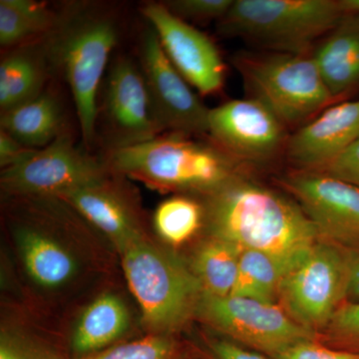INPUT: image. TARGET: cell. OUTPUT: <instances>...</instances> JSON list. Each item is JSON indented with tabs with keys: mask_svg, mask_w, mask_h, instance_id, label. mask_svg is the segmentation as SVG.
<instances>
[{
	"mask_svg": "<svg viewBox=\"0 0 359 359\" xmlns=\"http://www.w3.org/2000/svg\"><path fill=\"white\" fill-rule=\"evenodd\" d=\"M203 198L205 226L210 236L242 250L304 256L320 241L301 205L259 185L247 174Z\"/></svg>",
	"mask_w": 359,
	"mask_h": 359,
	"instance_id": "1",
	"label": "cell"
},
{
	"mask_svg": "<svg viewBox=\"0 0 359 359\" xmlns=\"http://www.w3.org/2000/svg\"><path fill=\"white\" fill-rule=\"evenodd\" d=\"M108 170L161 192L205 197L247 174L236 159L207 135L166 132L132 147L108 151Z\"/></svg>",
	"mask_w": 359,
	"mask_h": 359,
	"instance_id": "2",
	"label": "cell"
},
{
	"mask_svg": "<svg viewBox=\"0 0 359 359\" xmlns=\"http://www.w3.org/2000/svg\"><path fill=\"white\" fill-rule=\"evenodd\" d=\"M119 39L117 15L95 2L67 4L45 37L51 69L58 71L69 86L83 146L89 152L97 137L98 92Z\"/></svg>",
	"mask_w": 359,
	"mask_h": 359,
	"instance_id": "3",
	"label": "cell"
},
{
	"mask_svg": "<svg viewBox=\"0 0 359 359\" xmlns=\"http://www.w3.org/2000/svg\"><path fill=\"white\" fill-rule=\"evenodd\" d=\"M79 219L59 198H13L7 219L23 268L39 289L60 292L81 273L79 256L65 238Z\"/></svg>",
	"mask_w": 359,
	"mask_h": 359,
	"instance_id": "4",
	"label": "cell"
},
{
	"mask_svg": "<svg viewBox=\"0 0 359 359\" xmlns=\"http://www.w3.org/2000/svg\"><path fill=\"white\" fill-rule=\"evenodd\" d=\"M344 14L334 0H233L217 27L269 50L308 53Z\"/></svg>",
	"mask_w": 359,
	"mask_h": 359,
	"instance_id": "5",
	"label": "cell"
},
{
	"mask_svg": "<svg viewBox=\"0 0 359 359\" xmlns=\"http://www.w3.org/2000/svg\"><path fill=\"white\" fill-rule=\"evenodd\" d=\"M123 269L144 321L156 334L179 330L194 316L202 299L197 276L179 257L147 238L123 250Z\"/></svg>",
	"mask_w": 359,
	"mask_h": 359,
	"instance_id": "6",
	"label": "cell"
},
{
	"mask_svg": "<svg viewBox=\"0 0 359 359\" xmlns=\"http://www.w3.org/2000/svg\"><path fill=\"white\" fill-rule=\"evenodd\" d=\"M233 65L250 98L263 103L287 127H299L334 102L309 53H242Z\"/></svg>",
	"mask_w": 359,
	"mask_h": 359,
	"instance_id": "7",
	"label": "cell"
},
{
	"mask_svg": "<svg viewBox=\"0 0 359 359\" xmlns=\"http://www.w3.org/2000/svg\"><path fill=\"white\" fill-rule=\"evenodd\" d=\"M347 285L346 248L320 240L283 278L278 299L295 323L316 334L346 302Z\"/></svg>",
	"mask_w": 359,
	"mask_h": 359,
	"instance_id": "8",
	"label": "cell"
},
{
	"mask_svg": "<svg viewBox=\"0 0 359 359\" xmlns=\"http://www.w3.org/2000/svg\"><path fill=\"white\" fill-rule=\"evenodd\" d=\"M109 173L103 159L78 148L65 132L46 147L34 149L21 162L1 170L0 183L11 198H58L95 184Z\"/></svg>",
	"mask_w": 359,
	"mask_h": 359,
	"instance_id": "9",
	"label": "cell"
},
{
	"mask_svg": "<svg viewBox=\"0 0 359 359\" xmlns=\"http://www.w3.org/2000/svg\"><path fill=\"white\" fill-rule=\"evenodd\" d=\"M197 316L231 339L271 358L304 340L316 339L276 304L248 297H215L203 292Z\"/></svg>",
	"mask_w": 359,
	"mask_h": 359,
	"instance_id": "10",
	"label": "cell"
},
{
	"mask_svg": "<svg viewBox=\"0 0 359 359\" xmlns=\"http://www.w3.org/2000/svg\"><path fill=\"white\" fill-rule=\"evenodd\" d=\"M106 152L132 147L166 133L158 119L140 65L126 55L112 61L97 123Z\"/></svg>",
	"mask_w": 359,
	"mask_h": 359,
	"instance_id": "11",
	"label": "cell"
},
{
	"mask_svg": "<svg viewBox=\"0 0 359 359\" xmlns=\"http://www.w3.org/2000/svg\"><path fill=\"white\" fill-rule=\"evenodd\" d=\"M139 59L149 96L165 132L208 135L211 108L180 74L151 25L142 34Z\"/></svg>",
	"mask_w": 359,
	"mask_h": 359,
	"instance_id": "12",
	"label": "cell"
},
{
	"mask_svg": "<svg viewBox=\"0 0 359 359\" xmlns=\"http://www.w3.org/2000/svg\"><path fill=\"white\" fill-rule=\"evenodd\" d=\"M287 129L256 99H233L210 109L208 136L247 165L269 162L285 152Z\"/></svg>",
	"mask_w": 359,
	"mask_h": 359,
	"instance_id": "13",
	"label": "cell"
},
{
	"mask_svg": "<svg viewBox=\"0 0 359 359\" xmlns=\"http://www.w3.org/2000/svg\"><path fill=\"white\" fill-rule=\"evenodd\" d=\"M313 224L320 241L359 244V188L316 171L295 170L280 180Z\"/></svg>",
	"mask_w": 359,
	"mask_h": 359,
	"instance_id": "14",
	"label": "cell"
},
{
	"mask_svg": "<svg viewBox=\"0 0 359 359\" xmlns=\"http://www.w3.org/2000/svg\"><path fill=\"white\" fill-rule=\"evenodd\" d=\"M141 13L186 81L201 95L219 93L224 85L226 65L215 42L195 26L170 13L163 2H146Z\"/></svg>",
	"mask_w": 359,
	"mask_h": 359,
	"instance_id": "15",
	"label": "cell"
},
{
	"mask_svg": "<svg viewBox=\"0 0 359 359\" xmlns=\"http://www.w3.org/2000/svg\"><path fill=\"white\" fill-rule=\"evenodd\" d=\"M125 177L109 173L101 181L58 197L123 252L146 238L140 207L124 184Z\"/></svg>",
	"mask_w": 359,
	"mask_h": 359,
	"instance_id": "16",
	"label": "cell"
},
{
	"mask_svg": "<svg viewBox=\"0 0 359 359\" xmlns=\"http://www.w3.org/2000/svg\"><path fill=\"white\" fill-rule=\"evenodd\" d=\"M359 139V100L328 106L289 137L285 156L297 170L318 171Z\"/></svg>",
	"mask_w": 359,
	"mask_h": 359,
	"instance_id": "17",
	"label": "cell"
},
{
	"mask_svg": "<svg viewBox=\"0 0 359 359\" xmlns=\"http://www.w3.org/2000/svg\"><path fill=\"white\" fill-rule=\"evenodd\" d=\"M311 56L334 101L358 88L359 14H344L316 47Z\"/></svg>",
	"mask_w": 359,
	"mask_h": 359,
	"instance_id": "18",
	"label": "cell"
},
{
	"mask_svg": "<svg viewBox=\"0 0 359 359\" xmlns=\"http://www.w3.org/2000/svg\"><path fill=\"white\" fill-rule=\"evenodd\" d=\"M51 71L45 37L6 50L0 61V114L39 97Z\"/></svg>",
	"mask_w": 359,
	"mask_h": 359,
	"instance_id": "19",
	"label": "cell"
},
{
	"mask_svg": "<svg viewBox=\"0 0 359 359\" xmlns=\"http://www.w3.org/2000/svg\"><path fill=\"white\" fill-rule=\"evenodd\" d=\"M65 126L63 106L49 90L29 102L0 114V130L30 149L46 147L67 132Z\"/></svg>",
	"mask_w": 359,
	"mask_h": 359,
	"instance_id": "20",
	"label": "cell"
},
{
	"mask_svg": "<svg viewBox=\"0 0 359 359\" xmlns=\"http://www.w3.org/2000/svg\"><path fill=\"white\" fill-rule=\"evenodd\" d=\"M129 325L130 313L123 299L112 294L100 295L80 316L73 334V349L81 356L98 353L120 339Z\"/></svg>",
	"mask_w": 359,
	"mask_h": 359,
	"instance_id": "21",
	"label": "cell"
},
{
	"mask_svg": "<svg viewBox=\"0 0 359 359\" xmlns=\"http://www.w3.org/2000/svg\"><path fill=\"white\" fill-rule=\"evenodd\" d=\"M306 255L283 257L259 250H242L238 280L231 295L276 304L283 278L302 263Z\"/></svg>",
	"mask_w": 359,
	"mask_h": 359,
	"instance_id": "22",
	"label": "cell"
},
{
	"mask_svg": "<svg viewBox=\"0 0 359 359\" xmlns=\"http://www.w3.org/2000/svg\"><path fill=\"white\" fill-rule=\"evenodd\" d=\"M242 250L222 238L203 241L194 254L191 269L202 285L204 294L228 297L237 283Z\"/></svg>",
	"mask_w": 359,
	"mask_h": 359,
	"instance_id": "23",
	"label": "cell"
},
{
	"mask_svg": "<svg viewBox=\"0 0 359 359\" xmlns=\"http://www.w3.org/2000/svg\"><path fill=\"white\" fill-rule=\"evenodd\" d=\"M58 13L32 0L0 1V45L6 50L42 39L57 23Z\"/></svg>",
	"mask_w": 359,
	"mask_h": 359,
	"instance_id": "24",
	"label": "cell"
},
{
	"mask_svg": "<svg viewBox=\"0 0 359 359\" xmlns=\"http://www.w3.org/2000/svg\"><path fill=\"white\" fill-rule=\"evenodd\" d=\"M155 230L165 242L185 244L205 224L203 201L191 195H176L161 203L154 214Z\"/></svg>",
	"mask_w": 359,
	"mask_h": 359,
	"instance_id": "25",
	"label": "cell"
},
{
	"mask_svg": "<svg viewBox=\"0 0 359 359\" xmlns=\"http://www.w3.org/2000/svg\"><path fill=\"white\" fill-rule=\"evenodd\" d=\"M180 347L168 335L153 334L76 359H181Z\"/></svg>",
	"mask_w": 359,
	"mask_h": 359,
	"instance_id": "26",
	"label": "cell"
},
{
	"mask_svg": "<svg viewBox=\"0 0 359 359\" xmlns=\"http://www.w3.org/2000/svg\"><path fill=\"white\" fill-rule=\"evenodd\" d=\"M323 332L339 349L359 353V302H344Z\"/></svg>",
	"mask_w": 359,
	"mask_h": 359,
	"instance_id": "27",
	"label": "cell"
},
{
	"mask_svg": "<svg viewBox=\"0 0 359 359\" xmlns=\"http://www.w3.org/2000/svg\"><path fill=\"white\" fill-rule=\"evenodd\" d=\"M233 0H169L163 4L180 20L205 23L221 20Z\"/></svg>",
	"mask_w": 359,
	"mask_h": 359,
	"instance_id": "28",
	"label": "cell"
},
{
	"mask_svg": "<svg viewBox=\"0 0 359 359\" xmlns=\"http://www.w3.org/2000/svg\"><path fill=\"white\" fill-rule=\"evenodd\" d=\"M316 339L297 342L282 353L273 356L275 359H359V353L330 348L321 346Z\"/></svg>",
	"mask_w": 359,
	"mask_h": 359,
	"instance_id": "29",
	"label": "cell"
},
{
	"mask_svg": "<svg viewBox=\"0 0 359 359\" xmlns=\"http://www.w3.org/2000/svg\"><path fill=\"white\" fill-rule=\"evenodd\" d=\"M0 359H60L35 342L2 332Z\"/></svg>",
	"mask_w": 359,
	"mask_h": 359,
	"instance_id": "30",
	"label": "cell"
},
{
	"mask_svg": "<svg viewBox=\"0 0 359 359\" xmlns=\"http://www.w3.org/2000/svg\"><path fill=\"white\" fill-rule=\"evenodd\" d=\"M316 172L330 175L359 188V139L337 159Z\"/></svg>",
	"mask_w": 359,
	"mask_h": 359,
	"instance_id": "31",
	"label": "cell"
},
{
	"mask_svg": "<svg viewBox=\"0 0 359 359\" xmlns=\"http://www.w3.org/2000/svg\"><path fill=\"white\" fill-rule=\"evenodd\" d=\"M34 149L23 146L6 132L0 130V167L7 169L25 159Z\"/></svg>",
	"mask_w": 359,
	"mask_h": 359,
	"instance_id": "32",
	"label": "cell"
},
{
	"mask_svg": "<svg viewBox=\"0 0 359 359\" xmlns=\"http://www.w3.org/2000/svg\"><path fill=\"white\" fill-rule=\"evenodd\" d=\"M348 261L346 302H359V244L346 248Z\"/></svg>",
	"mask_w": 359,
	"mask_h": 359,
	"instance_id": "33",
	"label": "cell"
},
{
	"mask_svg": "<svg viewBox=\"0 0 359 359\" xmlns=\"http://www.w3.org/2000/svg\"><path fill=\"white\" fill-rule=\"evenodd\" d=\"M212 349L218 359H266L254 351H247L226 340L212 342Z\"/></svg>",
	"mask_w": 359,
	"mask_h": 359,
	"instance_id": "34",
	"label": "cell"
},
{
	"mask_svg": "<svg viewBox=\"0 0 359 359\" xmlns=\"http://www.w3.org/2000/svg\"><path fill=\"white\" fill-rule=\"evenodd\" d=\"M344 13L359 14V0H339Z\"/></svg>",
	"mask_w": 359,
	"mask_h": 359,
	"instance_id": "35",
	"label": "cell"
}]
</instances>
